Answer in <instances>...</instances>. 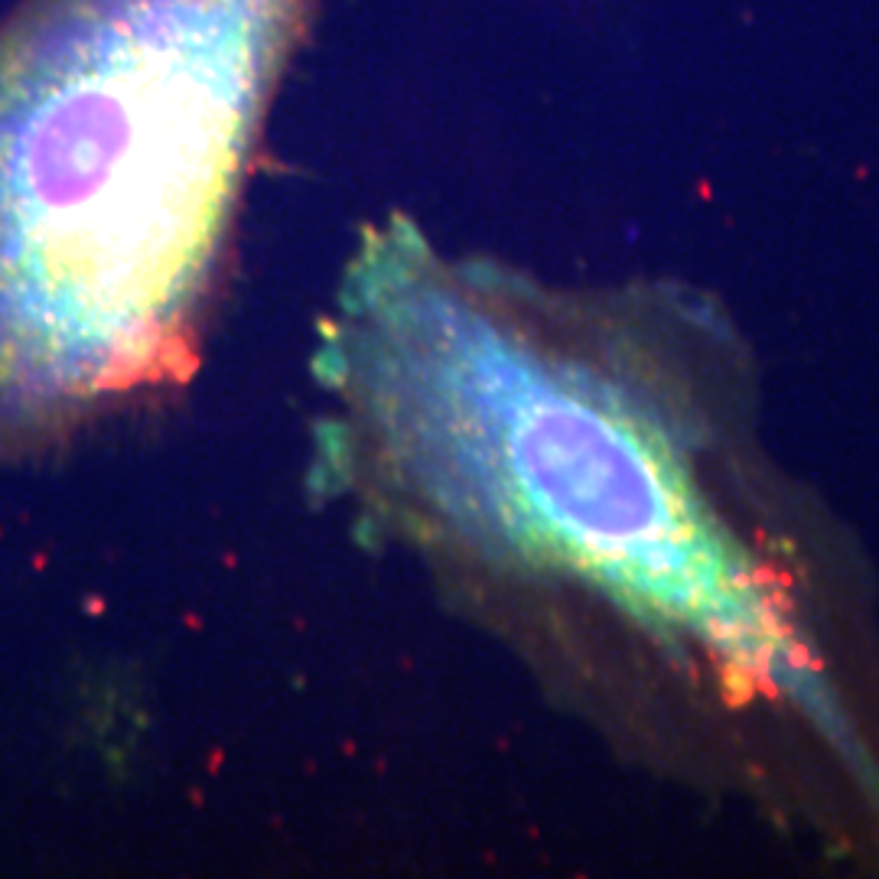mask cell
Listing matches in <instances>:
<instances>
[{
  "instance_id": "1",
  "label": "cell",
  "mask_w": 879,
  "mask_h": 879,
  "mask_svg": "<svg viewBox=\"0 0 879 879\" xmlns=\"http://www.w3.org/2000/svg\"><path fill=\"white\" fill-rule=\"evenodd\" d=\"M326 467L401 541L606 596L857 740L668 437L596 368L509 323L405 216L365 232L323 326Z\"/></svg>"
},
{
  "instance_id": "2",
  "label": "cell",
  "mask_w": 879,
  "mask_h": 879,
  "mask_svg": "<svg viewBox=\"0 0 879 879\" xmlns=\"http://www.w3.org/2000/svg\"><path fill=\"white\" fill-rule=\"evenodd\" d=\"M320 0H23L0 23V440L182 375Z\"/></svg>"
}]
</instances>
